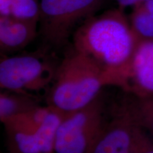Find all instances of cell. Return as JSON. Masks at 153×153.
Returning a JSON list of instances; mask_svg holds the SVG:
<instances>
[{
    "label": "cell",
    "instance_id": "cell-4",
    "mask_svg": "<svg viewBox=\"0 0 153 153\" xmlns=\"http://www.w3.org/2000/svg\"><path fill=\"white\" fill-rule=\"evenodd\" d=\"M105 123L104 103L99 97L66 114L55 133L54 153H89Z\"/></svg>",
    "mask_w": 153,
    "mask_h": 153
},
{
    "label": "cell",
    "instance_id": "cell-7",
    "mask_svg": "<svg viewBox=\"0 0 153 153\" xmlns=\"http://www.w3.org/2000/svg\"><path fill=\"white\" fill-rule=\"evenodd\" d=\"M148 134L120 108L106 123L89 153H141L150 140Z\"/></svg>",
    "mask_w": 153,
    "mask_h": 153
},
{
    "label": "cell",
    "instance_id": "cell-1",
    "mask_svg": "<svg viewBox=\"0 0 153 153\" xmlns=\"http://www.w3.org/2000/svg\"><path fill=\"white\" fill-rule=\"evenodd\" d=\"M139 40L123 9H108L84 21L73 34L74 49L100 66L108 86L120 87Z\"/></svg>",
    "mask_w": 153,
    "mask_h": 153
},
{
    "label": "cell",
    "instance_id": "cell-5",
    "mask_svg": "<svg viewBox=\"0 0 153 153\" xmlns=\"http://www.w3.org/2000/svg\"><path fill=\"white\" fill-rule=\"evenodd\" d=\"M56 68L37 55L4 57L0 62V87L34 96L51 85Z\"/></svg>",
    "mask_w": 153,
    "mask_h": 153
},
{
    "label": "cell",
    "instance_id": "cell-15",
    "mask_svg": "<svg viewBox=\"0 0 153 153\" xmlns=\"http://www.w3.org/2000/svg\"><path fill=\"white\" fill-rule=\"evenodd\" d=\"M141 153H153V140L150 139Z\"/></svg>",
    "mask_w": 153,
    "mask_h": 153
},
{
    "label": "cell",
    "instance_id": "cell-6",
    "mask_svg": "<svg viewBox=\"0 0 153 153\" xmlns=\"http://www.w3.org/2000/svg\"><path fill=\"white\" fill-rule=\"evenodd\" d=\"M65 115L53 108L41 125L19 121L4 124L9 153H54L55 133Z\"/></svg>",
    "mask_w": 153,
    "mask_h": 153
},
{
    "label": "cell",
    "instance_id": "cell-2",
    "mask_svg": "<svg viewBox=\"0 0 153 153\" xmlns=\"http://www.w3.org/2000/svg\"><path fill=\"white\" fill-rule=\"evenodd\" d=\"M108 86L106 74L90 57L73 50L57 66L48 105L62 114L87 106Z\"/></svg>",
    "mask_w": 153,
    "mask_h": 153
},
{
    "label": "cell",
    "instance_id": "cell-14",
    "mask_svg": "<svg viewBox=\"0 0 153 153\" xmlns=\"http://www.w3.org/2000/svg\"><path fill=\"white\" fill-rule=\"evenodd\" d=\"M115 1L118 3L120 9H124L130 7L133 8V7L146 1V0H115Z\"/></svg>",
    "mask_w": 153,
    "mask_h": 153
},
{
    "label": "cell",
    "instance_id": "cell-3",
    "mask_svg": "<svg viewBox=\"0 0 153 153\" xmlns=\"http://www.w3.org/2000/svg\"><path fill=\"white\" fill-rule=\"evenodd\" d=\"M106 0H40L39 30L47 43L59 47L68 41L79 22L95 15Z\"/></svg>",
    "mask_w": 153,
    "mask_h": 153
},
{
    "label": "cell",
    "instance_id": "cell-9",
    "mask_svg": "<svg viewBox=\"0 0 153 153\" xmlns=\"http://www.w3.org/2000/svg\"><path fill=\"white\" fill-rule=\"evenodd\" d=\"M38 20H25L10 16H0V49L1 53L20 51L37 35Z\"/></svg>",
    "mask_w": 153,
    "mask_h": 153
},
{
    "label": "cell",
    "instance_id": "cell-11",
    "mask_svg": "<svg viewBox=\"0 0 153 153\" xmlns=\"http://www.w3.org/2000/svg\"><path fill=\"white\" fill-rule=\"evenodd\" d=\"M129 98L120 108L147 133L153 136V97H137L130 95Z\"/></svg>",
    "mask_w": 153,
    "mask_h": 153
},
{
    "label": "cell",
    "instance_id": "cell-12",
    "mask_svg": "<svg viewBox=\"0 0 153 153\" xmlns=\"http://www.w3.org/2000/svg\"><path fill=\"white\" fill-rule=\"evenodd\" d=\"M128 19L139 41L153 40V0H146L133 7Z\"/></svg>",
    "mask_w": 153,
    "mask_h": 153
},
{
    "label": "cell",
    "instance_id": "cell-8",
    "mask_svg": "<svg viewBox=\"0 0 153 153\" xmlns=\"http://www.w3.org/2000/svg\"><path fill=\"white\" fill-rule=\"evenodd\" d=\"M120 88L134 97H153V40L139 42Z\"/></svg>",
    "mask_w": 153,
    "mask_h": 153
},
{
    "label": "cell",
    "instance_id": "cell-13",
    "mask_svg": "<svg viewBox=\"0 0 153 153\" xmlns=\"http://www.w3.org/2000/svg\"><path fill=\"white\" fill-rule=\"evenodd\" d=\"M40 14V0H10V16L39 21Z\"/></svg>",
    "mask_w": 153,
    "mask_h": 153
},
{
    "label": "cell",
    "instance_id": "cell-10",
    "mask_svg": "<svg viewBox=\"0 0 153 153\" xmlns=\"http://www.w3.org/2000/svg\"><path fill=\"white\" fill-rule=\"evenodd\" d=\"M39 106L35 96L1 90L0 94V120L3 124Z\"/></svg>",
    "mask_w": 153,
    "mask_h": 153
}]
</instances>
